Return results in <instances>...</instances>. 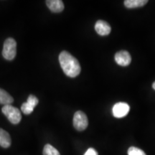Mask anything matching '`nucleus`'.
I'll use <instances>...</instances> for the list:
<instances>
[{"label": "nucleus", "instance_id": "obj_1", "mask_svg": "<svg viewBox=\"0 0 155 155\" xmlns=\"http://www.w3.org/2000/svg\"><path fill=\"white\" fill-rule=\"evenodd\" d=\"M59 63L65 74L70 78H75L80 74L81 68L79 62L68 51H63L59 55Z\"/></svg>", "mask_w": 155, "mask_h": 155}, {"label": "nucleus", "instance_id": "obj_2", "mask_svg": "<svg viewBox=\"0 0 155 155\" xmlns=\"http://www.w3.org/2000/svg\"><path fill=\"white\" fill-rule=\"evenodd\" d=\"M17 54V42L15 39L9 38L4 42L2 55L7 61H12Z\"/></svg>", "mask_w": 155, "mask_h": 155}, {"label": "nucleus", "instance_id": "obj_3", "mask_svg": "<svg viewBox=\"0 0 155 155\" xmlns=\"http://www.w3.org/2000/svg\"><path fill=\"white\" fill-rule=\"evenodd\" d=\"M2 111L13 124H17L22 119L20 111L17 108L12 105L4 106L2 108Z\"/></svg>", "mask_w": 155, "mask_h": 155}, {"label": "nucleus", "instance_id": "obj_4", "mask_svg": "<svg viewBox=\"0 0 155 155\" xmlns=\"http://www.w3.org/2000/svg\"><path fill=\"white\" fill-rule=\"evenodd\" d=\"M88 125V117L84 112L78 111L73 116V127L77 131H82L86 129Z\"/></svg>", "mask_w": 155, "mask_h": 155}, {"label": "nucleus", "instance_id": "obj_5", "mask_svg": "<svg viewBox=\"0 0 155 155\" xmlns=\"http://www.w3.org/2000/svg\"><path fill=\"white\" fill-rule=\"evenodd\" d=\"M129 110H130V107L127 103H116L113 107V115L117 119L123 118L129 114Z\"/></svg>", "mask_w": 155, "mask_h": 155}, {"label": "nucleus", "instance_id": "obj_6", "mask_svg": "<svg viewBox=\"0 0 155 155\" xmlns=\"http://www.w3.org/2000/svg\"><path fill=\"white\" fill-rule=\"evenodd\" d=\"M114 59L118 65L121 66H128L131 62V57L130 53L127 50H120L115 54Z\"/></svg>", "mask_w": 155, "mask_h": 155}, {"label": "nucleus", "instance_id": "obj_7", "mask_svg": "<svg viewBox=\"0 0 155 155\" xmlns=\"http://www.w3.org/2000/svg\"><path fill=\"white\" fill-rule=\"evenodd\" d=\"M95 30L101 36H106L111 33L110 25L104 20H98L95 25Z\"/></svg>", "mask_w": 155, "mask_h": 155}, {"label": "nucleus", "instance_id": "obj_8", "mask_svg": "<svg viewBox=\"0 0 155 155\" xmlns=\"http://www.w3.org/2000/svg\"><path fill=\"white\" fill-rule=\"evenodd\" d=\"M46 5L51 12L55 13H59L63 11L64 3L61 0H47Z\"/></svg>", "mask_w": 155, "mask_h": 155}, {"label": "nucleus", "instance_id": "obj_9", "mask_svg": "<svg viewBox=\"0 0 155 155\" xmlns=\"http://www.w3.org/2000/svg\"><path fill=\"white\" fill-rule=\"evenodd\" d=\"M11 137L9 133L0 128V146L3 148H8L11 146Z\"/></svg>", "mask_w": 155, "mask_h": 155}, {"label": "nucleus", "instance_id": "obj_10", "mask_svg": "<svg viewBox=\"0 0 155 155\" xmlns=\"http://www.w3.org/2000/svg\"><path fill=\"white\" fill-rule=\"evenodd\" d=\"M124 3L127 8L134 9L144 7L148 3V1L147 0H125Z\"/></svg>", "mask_w": 155, "mask_h": 155}, {"label": "nucleus", "instance_id": "obj_11", "mask_svg": "<svg viewBox=\"0 0 155 155\" xmlns=\"http://www.w3.org/2000/svg\"><path fill=\"white\" fill-rule=\"evenodd\" d=\"M14 102V98L11 96L4 89L0 88V104H3L4 106L11 105L12 103Z\"/></svg>", "mask_w": 155, "mask_h": 155}, {"label": "nucleus", "instance_id": "obj_12", "mask_svg": "<svg viewBox=\"0 0 155 155\" xmlns=\"http://www.w3.org/2000/svg\"><path fill=\"white\" fill-rule=\"evenodd\" d=\"M43 155H61L55 147L50 144H46L43 149Z\"/></svg>", "mask_w": 155, "mask_h": 155}, {"label": "nucleus", "instance_id": "obj_13", "mask_svg": "<svg viewBox=\"0 0 155 155\" xmlns=\"http://www.w3.org/2000/svg\"><path fill=\"white\" fill-rule=\"evenodd\" d=\"M34 108L32 106H30L28 102L23 103L22 106H21V110L22 113L25 114V115H29L34 111Z\"/></svg>", "mask_w": 155, "mask_h": 155}, {"label": "nucleus", "instance_id": "obj_14", "mask_svg": "<svg viewBox=\"0 0 155 155\" xmlns=\"http://www.w3.org/2000/svg\"><path fill=\"white\" fill-rule=\"evenodd\" d=\"M128 154L129 155H147L145 152L141 149L135 147H131L128 150Z\"/></svg>", "mask_w": 155, "mask_h": 155}, {"label": "nucleus", "instance_id": "obj_15", "mask_svg": "<svg viewBox=\"0 0 155 155\" xmlns=\"http://www.w3.org/2000/svg\"><path fill=\"white\" fill-rule=\"evenodd\" d=\"M27 102H28L30 106H32V107L35 108L38 104L39 100L35 96H34V95H30V96L28 97V101Z\"/></svg>", "mask_w": 155, "mask_h": 155}, {"label": "nucleus", "instance_id": "obj_16", "mask_svg": "<svg viewBox=\"0 0 155 155\" xmlns=\"http://www.w3.org/2000/svg\"><path fill=\"white\" fill-rule=\"evenodd\" d=\"M84 155H98L97 151L94 148H89L88 150L86 151Z\"/></svg>", "mask_w": 155, "mask_h": 155}, {"label": "nucleus", "instance_id": "obj_17", "mask_svg": "<svg viewBox=\"0 0 155 155\" xmlns=\"http://www.w3.org/2000/svg\"><path fill=\"white\" fill-rule=\"evenodd\" d=\"M152 88H153V89H154V90H155V81L152 83Z\"/></svg>", "mask_w": 155, "mask_h": 155}]
</instances>
